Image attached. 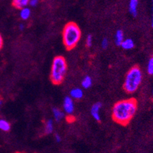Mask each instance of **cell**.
Wrapping results in <instances>:
<instances>
[{
  "label": "cell",
  "instance_id": "obj_1",
  "mask_svg": "<svg viewBox=\"0 0 153 153\" xmlns=\"http://www.w3.org/2000/svg\"><path fill=\"white\" fill-rule=\"evenodd\" d=\"M137 100L129 98L120 100L115 103L112 109V118L114 122L122 126H127L136 113Z\"/></svg>",
  "mask_w": 153,
  "mask_h": 153
},
{
  "label": "cell",
  "instance_id": "obj_2",
  "mask_svg": "<svg viewBox=\"0 0 153 153\" xmlns=\"http://www.w3.org/2000/svg\"><path fill=\"white\" fill-rule=\"evenodd\" d=\"M81 38V30L76 23L71 22L64 27L62 32L63 44L65 48L71 51L74 48Z\"/></svg>",
  "mask_w": 153,
  "mask_h": 153
},
{
  "label": "cell",
  "instance_id": "obj_3",
  "mask_svg": "<svg viewBox=\"0 0 153 153\" xmlns=\"http://www.w3.org/2000/svg\"><path fill=\"white\" fill-rule=\"evenodd\" d=\"M68 71L67 61L63 56H57L53 59L51 68L50 79L55 85L61 84L66 76Z\"/></svg>",
  "mask_w": 153,
  "mask_h": 153
},
{
  "label": "cell",
  "instance_id": "obj_4",
  "mask_svg": "<svg viewBox=\"0 0 153 153\" xmlns=\"http://www.w3.org/2000/svg\"><path fill=\"white\" fill-rule=\"evenodd\" d=\"M143 73L138 66H134L129 70L125 76L123 83L124 91L128 94L136 92L142 84Z\"/></svg>",
  "mask_w": 153,
  "mask_h": 153
},
{
  "label": "cell",
  "instance_id": "obj_5",
  "mask_svg": "<svg viewBox=\"0 0 153 153\" xmlns=\"http://www.w3.org/2000/svg\"><path fill=\"white\" fill-rule=\"evenodd\" d=\"M63 108L68 116H71L73 114L74 111V100L71 97H66L64 99Z\"/></svg>",
  "mask_w": 153,
  "mask_h": 153
},
{
  "label": "cell",
  "instance_id": "obj_6",
  "mask_svg": "<svg viewBox=\"0 0 153 153\" xmlns=\"http://www.w3.org/2000/svg\"><path fill=\"white\" fill-rule=\"evenodd\" d=\"M101 107H102V104L100 102L95 103L91 109V113L93 118L97 121V122H100V110Z\"/></svg>",
  "mask_w": 153,
  "mask_h": 153
},
{
  "label": "cell",
  "instance_id": "obj_7",
  "mask_svg": "<svg viewBox=\"0 0 153 153\" xmlns=\"http://www.w3.org/2000/svg\"><path fill=\"white\" fill-rule=\"evenodd\" d=\"M70 97L73 100H79L82 99L83 97H84L83 90L80 88L72 89L71 92H70Z\"/></svg>",
  "mask_w": 153,
  "mask_h": 153
},
{
  "label": "cell",
  "instance_id": "obj_8",
  "mask_svg": "<svg viewBox=\"0 0 153 153\" xmlns=\"http://www.w3.org/2000/svg\"><path fill=\"white\" fill-rule=\"evenodd\" d=\"M138 5H139V1L138 0H130L129 4V9L130 14L133 16H137V9Z\"/></svg>",
  "mask_w": 153,
  "mask_h": 153
},
{
  "label": "cell",
  "instance_id": "obj_9",
  "mask_svg": "<svg viewBox=\"0 0 153 153\" xmlns=\"http://www.w3.org/2000/svg\"><path fill=\"white\" fill-rule=\"evenodd\" d=\"M29 4V0H13L12 5L18 9H22Z\"/></svg>",
  "mask_w": 153,
  "mask_h": 153
},
{
  "label": "cell",
  "instance_id": "obj_10",
  "mask_svg": "<svg viewBox=\"0 0 153 153\" xmlns=\"http://www.w3.org/2000/svg\"><path fill=\"white\" fill-rule=\"evenodd\" d=\"M120 46L124 50H131L135 46V43H134V41L131 39V38H126V39H124Z\"/></svg>",
  "mask_w": 153,
  "mask_h": 153
},
{
  "label": "cell",
  "instance_id": "obj_11",
  "mask_svg": "<svg viewBox=\"0 0 153 153\" xmlns=\"http://www.w3.org/2000/svg\"><path fill=\"white\" fill-rule=\"evenodd\" d=\"M52 112L54 118L56 121H61V120L64 118V117H65V113H64L61 110L58 109V108H53Z\"/></svg>",
  "mask_w": 153,
  "mask_h": 153
},
{
  "label": "cell",
  "instance_id": "obj_12",
  "mask_svg": "<svg viewBox=\"0 0 153 153\" xmlns=\"http://www.w3.org/2000/svg\"><path fill=\"white\" fill-rule=\"evenodd\" d=\"M124 40V33L122 30H118L115 35V43L117 46H120Z\"/></svg>",
  "mask_w": 153,
  "mask_h": 153
},
{
  "label": "cell",
  "instance_id": "obj_13",
  "mask_svg": "<svg viewBox=\"0 0 153 153\" xmlns=\"http://www.w3.org/2000/svg\"><path fill=\"white\" fill-rule=\"evenodd\" d=\"M54 130V123L51 120H48L46 121L45 124V128H44V132L45 134H50Z\"/></svg>",
  "mask_w": 153,
  "mask_h": 153
},
{
  "label": "cell",
  "instance_id": "obj_14",
  "mask_svg": "<svg viewBox=\"0 0 153 153\" xmlns=\"http://www.w3.org/2000/svg\"><path fill=\"white\" fill-rule=\"evenodd\" d=\"M92 79H91V77L90 76H86L85 77H84V79L81 81V85L83 87V88L84 89L90 88L92 86Z\"/></svg>",
  "mask_w": 153,
  "mask_h": 153
},
{
  "label": "cell",
  "instance_id": "obj_15",
  "mask_svg": "<svg viewBox=\"0 0 153 153\" xmlns=\"http://www.w3.org/2000/svg\"><path fill=\"white\" fill-rule=\"evenodd\" d=\"M11 129V125L7 120H0V130L3 132H9Z\"/></svg>",
  "mask_w": 153,
  "mask_h": 153
},
{
  "label": "cell",
  "instance_id": "obj_16",
  "mask_svg": "<svg viewBox=\"0 0 153 153\" xmlns=\"http://www.w3.org/2000/svg\"><path fill=\"white\" fill-rule=\"evenodd\" d=\"M30 16H31V10L28 8L25 7L20 11V17L23 20H27L29 19Z\"/></svg>",
  "mask_w": 153,
  "mask_h": 153
},
{
  "label": "cell",
  "instance_id": "obj_17",
  "mask_svg": "<svg viewBox=\"0 0 153 153\" xmlns=\"http://www.w3.org/2000/svg\"><path fill=\"white\" fill-rule=\"evenodd\" d=\"M147 71L150 75H153V57H150L147 65Z\"/></svg>",
  "mask_w": 153,
  "mask_h": 153
},
{
  "label": "cell",
  "instance_id": "obj_18",
  "mask_svg": "<svg viewBox=\"0 0 153 153\" xmlns=\"http://www.w3.org/2000/svg\"><path fill=\"white\" fill-rule=\"evenodd\" d=\"M93 45V36L91 35H87V38H86V45L87 47L90 48Z\"/></svg>",
  "mask_w": 153,
  "mask_h": 153
},
{
  "label": "cell",
  "instance_id": "obj_19",
  "mask_svg": "<svg viewBox=\"0 0 153 153\" xmlns=\"http://www.w3.org/2000/svg\"><path fill=\"white\" fill-rule=\"evenodd\" d=\"M108 45H109V42H108V40L106 38H103L102 42H101V46H102V48L105 49L108 47Z\"/></svg>",
  "mask_w": 153,
  "mask_h": 153
},
{
  "label": "cell",
  "instance_id": "obj_20",
  "mask_svg": "<svg viewBox=\"0 0 153 153\" xmlns=\"http://www.w3.org/2000/svg\"><path fill=\"white\" fill-rule=\"evenodd\" d=\"M38 3V0H29V5L31 6H36Z\"/></svg>",
  "mask_w": 153,
  "mask_h": 153
},
{
  "label": "cell",
  "instance_id": "obj_21",
  "mask_svg": "<svg viewBox=\"0 0 153 153\" xmlns=\"http://www.w3.org/2000/svg\"><path fill=\"white\" fill-rule=\"evenodd\" d=\"M54 137H55L56 141H57V143H60V142H61V136H60L59 134H55V136H54Z\"/></svg>",
  "mask_w": 153,
  "mask_h": 153
},
{
  "label": "cell",
  "instance_id": "obj_22",
  "mask_svg": "<svg viewBox=\"0 0 153 153\" xmlns=\"http://www.w3.org/2000/svg\"><path fill=\"white\" fill-rule=\"evenodd\" d=\"M2 47H3V38L0 34V50L2 48Z\"/></svg>",
  "mask_w": 153,
  "mask_h": 153
},
{
  "label": "cell",
  "instance_id": "obj_23",
  "mask_svg": "<svg viewBox=\"0 0 153 153\" xmlns=\"http://www.w3.org/2000/svg\"><path fill=\"white\" fill-rule=\"evenodd\" d=\"M24 27H25V25L23 24H20V25H19V29H20V30H23V29H24Z\"/></svg>",
  "mask_w": 153,
  "mask_h": 153
},
{
  "label": "cell",
  "instance_id": "obj_24",
  "mask_svg": "<svg viewBox=\"0 0 153 153\" xmlns=\"http://www.w3.org/2000/svg\"><path fill=\"white\" fill-rule=\"evenodd\" d=\"M2 100L1 99H0V106H2Z\"/></svg>",
  "mask_w": 153,
  "mask_h": 153
},
{
  "label": "cell",
  "instance_id": "obj_25",
  "mask_svg": "<svg viewBox=\"0 0 153 153\" xmlns=\"http://www.w3.org/2000/svg\"><path fill=\"white\" fill-rule=\"evenodd\" d=\"M152 27L153 28V17H152Z\"/></svg>",
  "mask_w": 153,
  "mask_h": 153
},
{
  "label": "cell",
  "instance_id": "obj_26",
  "mask_svg": "<svg viewBox=\"0 0 153 153\" xmlns=\"http://www.w3.org/2000/svg\"><path fill=\"white\" fill-rule=\"evenodd\" d=\"M152 96H153V90H152Z\"/></svg>",
  "mask_w": 153,
  "mask_h": 153
},
{
  "label": "cell",
  "instance_id": "obj_27",
  "mask_svg": "<svg viewBox=\"0 0 153 153\" xmlns=\"http://www.w3.org/2000/svg\"><path fill=\"white\" fill-rule=\"evenodd\" d=\"M152 3H153V0H152ZM152 9H153V7H152Z\"/></svg>",
  "mask_w": 153,
  "mask_h": 153
}]
</instances>
